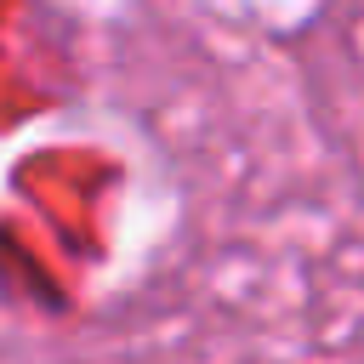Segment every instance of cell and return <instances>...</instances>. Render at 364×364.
<instances>
[]
</instances>
